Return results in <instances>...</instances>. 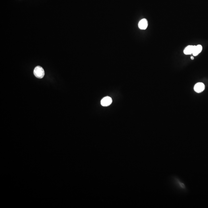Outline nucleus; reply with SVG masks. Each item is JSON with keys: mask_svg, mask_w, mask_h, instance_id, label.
<instances>
[{"mask_svg": "<svg viewBox=\"0 0 208 208\" xmlns=\"http://www.w3.org/2000/svg\"><path fill=\"white\" fill-rule=\"evenodd\" d=\"M34 74L36 78L41 79L45 76V71L42 67L37 66L34 68Z\"/></svg>", "mask_w": 208, "mask_h": 208, "instance_id": "obj_1", "label": "nucleus"}, {"mask_svg": "<svg viewBox=\"0 0 208 208\" xmlns=\"http://www.w3.org/2000/svg\"><path fill=\"white\" fill-rule=\"evenodd\" d=\"M205 85L202 82L197 83L194 87V90L196 92L200 93L202 92L205 90Z\"/></svg>", "mask_w": 208, "mask_h": 208, "instance_id": "obj_2", "label": "nucleus"}, {"mask_svg": "<svg viewBox=\"0 0 208 208\" xmlns=\"http://www.w3.org/2000/svg\"><path fill=\"white\" fill-rule=\"evenodd\" d=\"M112 100L111 98L109 97H106L104 98L101 101V103L102 105L104 106H107L111 105L112 103Z\"/></svg>", "mask_w": 208, "mask_h": 208, "instance_id": "obj_3", "label": "nucleus"}, {"mask_svg": "<svg viewBox=\"0 0 208 208\" xmlns=\"http://www.w3.org/2000/svg\"><path fill=\"white\" fill-rule=\"evenodd\" d=\"M148 23L147 20L143 18L138 23V27L141 29L145 30L148 27Z\"/></svg>", "mask_w": 208, "mask_h": 208, "instance_id": "obj_4", "label": "nucleus"}, {"mask_svg": "<svg viewBox=\"0 0 208 208\" xmlns=\"http://www.w3.org/2000/svg\"><path fill=\"white\" fill-rule=\"evenodd\" d=\"M195 45H189L187 46L184 50V53L185 54L190 55L192 54Z\"/></svg>", "mask_w": 208, "mask_h": 208, "instance_id": "obj_5", "label": "nucleus"}, {"mask_svg": "<svg viewBox=\"0 0 208 208\" xmlns=\"http://www.w3.org/2000/svg\"><path fill=\"white\" fill-rule=\"evenodd\" d=\"M202 47L200 45H198L197 46H195L194 51L193 52V55L194 56H197L200 53H201L202 51Z\"/></svg>", "mask_w": 208, "mask_h": 208, "instance_id": "obj_6", "label": "nucleus"}, {"mask_svg": "<svg viewBox=\"0 0 208 208\" xmlns=\"http://www.w3.org/2000/svg\"><path fill=\"white\" fill-rule=\"evenodd\" d=\"M175 181L179 188H180V189L182 190H185L186 189V187L185 186V184L183 182L180 181L178 179H175Z\"/></svg>", "mask_w": 208, "mask_h": 208, "instance_id": "obj_7", "label": "nucleus"}, {"mask_svg": "<svg viewBox=\"0 0 208 208\" xmlns=\"http://www.w3.org/2000/svg\"><path fill=\"white\" fill-rule=\"evenodd\" d=\"M191 59L192 60H193V59H194V57H193V56H191Z\"/></svg>", "mask_w": 208, "mask_h": 208, "instance_id": "obj_8", "label": "nucleus"}]
</instances>
